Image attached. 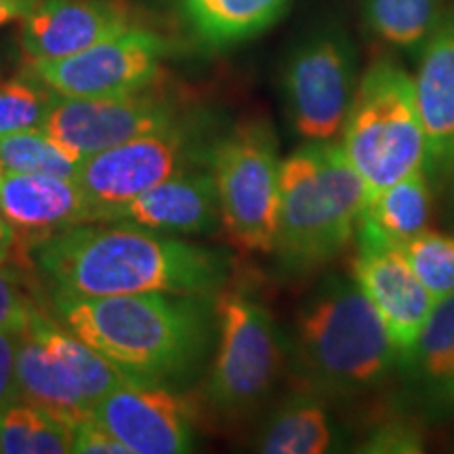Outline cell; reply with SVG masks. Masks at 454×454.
Returning a JSON list of instances; mask_svg holds the SVG:
<instances>
[{
  "instance_id": "6da1fadb",
  "label": "cell",
  "mask_w": 454,
  "mask_h": 454,
  "mask_svg": "<svg viewBox=\"0 0 454 454\" xmlns=\"http://www.w3.org/2000/svg\"><path fill=\"white\" fill-rule=\"evenodd\" d=\"M53 294L114 297L168 293L215 297L227 286L225 253L127 221H90L47 238L30 251Z\"/></svg>"
},
{
  "instance_id": "7a4b0ae2",
  "label": "cell",
  "mask_w": 454,
  "mask_h": 454,
  "mask_svg": "<svg viewBox=\"0 0 454 454\" xmlns=\"http://www.w3.org/2000/svg\"><path fill=\"white\" fill-rule=\"evenodd\" d=\"M53 309L67 331L107 357L130 383L175 387L187 381L215 337L213 297L53 294Z\"/></svg>"
},
{
  "instance_id": "3957f363",
  "label": "cell",
  "mask_w": 454,
  "mask_h": 454,
  "mask_svg": "<svg viewBox=\"0 0 454 454\" xmlns=\"http://www.w3.org/2000/svg\"><path fill=\"white\" fill-rule=\"evenodd\" d=\"M291 357L301 387L328 402L371 394L397 368L381 317L351 274H326L303 301Z\"/></svg>"
},
{
  "instance_id": "277c9868",
  "label": "cell",
  "mask_w": 454,
  "mask_h": 454,
  "mask_svg": "<svg viewBox=\"0 0 454 454\" xmlns=\"http://www.w3.org/2000/svg\"><path fill=\"white\" fill-rule=\"evenodd\" d=\"M364 202V184L334 141H305L284 158L274 247L282 276L316 274L337 259Z\"/></svg>"
},
{
  "instance_id": "5b68a950",
  "label": "cell",
  "mask_w": 454,
  "mask_h": 454,
  "mask_svg": "<svg viewBox=\"0 0 454 454\" xmlns=\"http://www.w3.org/2000/svg\"><path fill=\"white\" fill-rule=\"evenodd\" d=\"M339 145L360 175L366 200L425 168L427 139L414 78L400 64L379 59L362 74Z\"/></svg>"
},
{
  "instance_id": "8992f818",
  "label": "cell",
  "mask_w": 454,
  "mask_h": 454,
  "mask_svg": "<svg viewBox=\"0 0 454 454\" xmlns=\"http://www.w3.org/2000/svg\"><path fill=\"white\" fill-rule=\"evenodd\" d=\"M213 311L217 351L204 395L215 412L238 419L257 411L280 381L284 337L268 308L236 288H221Z\"/></svg>"
},
{
  "instance_id": "52a82bcc",
  "label": "cell",
  "mask_w": 454,
  "mask_h": 454,
  "mask_svg": "<svg viewBox=\"0 0 454 454\" xmlns=\"http://www.w3.org/2000/svg\"><path fill=\"white\" fill-rule=\"evenodd\" d=\"M280 152L274 127L251 118L215 139L211 168L221 223L248 253H274L280 204Z\"/></svg>"
},
{
  "instance_id": "ba28073f",
  "label": "cell",
  "mask_w": 454,
  "mask_h": 454,
  "mask_svg": "<svg viewBox=\"0 0 454 454\" xmlns=\"http://www.w3.org/2000/svg\"><path fill=\"white\" fill-rule=\"evenodd\" d=\"M207 124L181 116L168 127L84 158L78 168L93 221H107L122 204L184 170L208 168L211 147Z\"/></svg>"
},
{
  "instance_id": "9c48e42d",
  "label": "cell",
  "mask_w": 454,
  "mask_h": 454,
  "mask_svg": "<svg viewBox=\"0 0 454 454\" xmlns=\"http://www.w3.org/2000/svg\"><path fill=\"white\" fill-rule=\"evenodd\" d=\"M357 82V51L339 24L317 26L294 44L282 70V99L293 133L334 141L343 130Z\"/></svg>"
},
{
  "instance_id": "30bf717a",
  "label": "cell",
  "mask_w": 454,
  "mask_h": 454,
  "mask_svg": "<svg viewBox=\"0 0 454 454\" xmlns=\"http://www.w3.org/2000/svg\"><path fill=\"white\" fill-rule=\"evenodd\" d=\"M167 55V38L130 26L76 55L32 61L26 72L61 98H121L150 89Z\"/></svg>"
},
{
  "instance_id": "8fae6325",
  "label": "cell",
  "mask_w": 454,
  "mask_h": 454,
  "mask_svg": "<svg viewBox=\"0 0 454 454\" xmlns=\"http://www.w3.org/2000/svg\"><path fill=\"white\" fill-rule=\"evenodd\" d=\"M181 116L184 112L173 99L147 89L121 98L57 95L43 130L84 160L107 147L168 127Z\"/></svg>"
},
{
  "instance_id": "7c38bea8",
  "label": "cell",
  "mask_w": 454,
  "mask_h": 454,
  "mask_svg": "<svg viewBox=\"0 0 454 454\" xmlns=\"http://www.w3.org/2000/svg\"><path fill=\"white\" fill-rule=\"evenodd\" d=\"M129 454H181L196 444V411L168 385L127 383L90 408Z\"/></svg>"
},
{
  "instance_id": "4fadbf2b",
  "label": "cell",
  "mask_w": 454,
  "mask_h": 454,
  "mask_svg": "<svg viewBox=\"0 0 454 454\" xmlns=\"http://www.w3.org/2000/svg\"><path fill=\"white\" fill-rule=\"evenodd\" d=\"M356 247L351 276L381 317L400 368L412 356L438 301L414 274L400 247L368 242H356Z\"/></svg>"
},
{
  "instance_id": "5bb4252c",
  "label": "cell",
  "mask_w": 454,
  "mask_h": 454,
  "mask_svg": "<svg viewBox=\"0 0 454 454\" xmlns=\"http://www.w3.org/2000/svg\"><path fill=\"white\" fill-rule=\"evenodd\" d=\"M0 213L13 230L21 263H30L26 257L36 244L74 225L93 221L76 179L9 170L0 173Z\"/></svg>"
},
{
  "instance_id": "9a60e30c",
  "label": "cell",
  "mask_w": 454,
  "mask_h": 454,
  "mask_svg": "<svg viewBox=\"0 0 454 454\" xmlns=\"http://www.w3.org/2000/svg\"><path fill=\"white\" fill-rule=\"evenodd\" d=\"M21 21L27 64L76 55L133 26L121 0H41Z\"/></svg>"
},
{
  "instance_id": "2e32d148",
  "label": "cell",
  "mask_w": 454,
  "mask_h": 454,
  "mask_svg": "<svg viewBox=\"0 0 454 454\" xmlns=\"http://www.w3.org/2000/svg\"><path fill=\"white\" fill-rule=\"evenodd\" d=\"M107 221H127L170 236L211 234L221 221L211 168L184 170L160 181L116 208Z\"/></svg>"
},
{
  "instance_id": "e0dca14e",
  "label": "cell",
  "mask_w": 454,
  "mask_h": 454,
  "mask_svg": "<svg viewBox=\"0 0 454 454\" xmlns=\"http://www.w3.org/2000/svg\"><path fill=\"white\" fill-rule=\"evenodd\" d=\"M414 76L417 104L427 139L429 177H444L454 154V3L431 32Z\"/></svg>"
},
{
  "instance_id": "ac0fdd59",
  "label": "cell",
  "mask_w": 454,
  "mask_h": 454,
  "mask_svg": "<svg viewBox=\"0 0 454 454\" xmlns=\"http://www.w3.org/2000/svg\"><path fill=\"white\" fill-rule=\"evenodd\" d=\"M431 421L454 417V294L435 303L412 356L400 366Z\"/></svg>"
},
{
  "instance_id": "d6986e66",
  "label": "cell",
  "mask_w": 454,
  "mask_h": 454,
  "mask_svg": "<svg viewBox=\"0 0 454 454\" xmlns=\"http://www.w3.org/2000/svg\"><path fill=\"white\" fill-rule=\"evenodd\" d=\"M291 0H175L181 24L208 51H227L270 30Z\"/></svg>"
},
{
  "instance_id": "ffe728a7",
  "label": "cell",
  "mask_w": 454,
  "mask_h": 454,
  "mask_svg": "<svg viewBox=\"0 0 454 454\" xmlns=\"http://www.w3.org/2000/svg\"><path fill=\"white\" fill-rule=\"evenodd\" d=\"M348 434L340 429L326 397L301 387L268 419L257 440V450L268 454L340 452Z\"/></svg>"
},
{
  "instance_id": "44dd1931",
  "label": "cell",
  "mask_w": 454,
  "mask_h": 454,
  "mask_svg": "<svg viewBox=\"0 0 454 454\" xmlns=\"http://www.w3.org/2000/svg\"><path fill=\"white\" fill-rule=\"evenodd\" d=\"M431 204L434 196L427 168L414 170L377 196L368 198L357 219L354 240L402 247L429 230Z\"/></svg>"
},
{
  "instance_id": "7402d4cb",
  "label": "cell",
  "mask_w": 454,
  "mask_h": 454,
  "mask_svg": "<svg viewBox=\"0 0 454 454\" xmlns=\"http://www.w3.org/2000/svg\"><path fill=\"white\" fill-rule=\"evenodd\" d=\"M17 400L34 404L67 423L89 417L90 404L57 357L30 331L17 334Z\"/></svg>"
},
{
  "instance_id": "603a6c76",
  "label": "cell",
  "mask_w": 454,
  "mask_h": 454,
  "mask_svg": "<svg viewBox=\"0 0 454 454\" xmlns=\"http://www.w3.org/2000/svg\"><path fill=\"white\" fill-rule=\"evenodd\" d=\"M26 331H30L64 364L70 377L81 387L84 397H87L90 408L110 391L130 383L107 357L84 343L82 339H78L76 334H72L67 328H61L55 322H51L41 309L34 311Z\"/></svg>"
},
{
  "instance_id": "cb8c5ba5",
  "label": "cell",
  "mask_w": 454,
  "mask_h": 454,
  "mask_svg": "<svg viewBox=\"0 0 454 454\" xmlns=\"http://www.w3.org/2000/svg\"><path fill=\"white\" fill-rule=\"evenodd\" d=\"M446 0H362V20L387 47L419 55L440 24Z\"/></svg>"
},
{
  "instance_id": "d4e9b609",
  "label": "cell",
  "mask_w": 454,
  "mask_h": 454,
  "mask_svg": "<svg viewBox=\"0 0 454 454\" xmlns=\"http://www.w3.org/2000/svg\"><path fill=\"white\" fill-rule=\"evenodd\" d=\"M0 452L64 454L72 452L70 425L43 408L17 400L0 412Z\"/></svg>"
},
{
  "instance_id": "484cf974",
  "label": "cell",
  "mask_w": 454,
  "mask_h": 454,
  "mask_svg": "<svg viewBox=\"0 0 454 454\" xmlns=\"http://www.w3.org/2000/svg\"><path fill=\"white\" fill-rule=\"evenodd\" d=\"M0 162L9 173L76 179L82 158L47 130H21L0 137Z\"/></svg>"
},
{
  "instance_id": "4316f807",
  "label": "cell",
  "mask_w": 454,
  "mask_h": 454,
  "mask_svg": "<svg viewBox=\"0 0 454 454\" xmlns=\"http://www.w3.org/2000/svg\"><path fill=\"white\" fill-rule=\"evenodd\" d=\"M402 253L431 297L444 301L454 294V234L425 230L406 244Z\"/></svg>"
},
{
  "instance_id": "83f0119b",
  "label": "cell",
  "mask_w": 454,
  "mask_h": 454,
  "mask_svg": "<svg viewBox=\"0 0 454 454\" xmlns=\"http://www.w3.org/2000/svg\"><path fill=\"white\" fill-rule=\"evenodd\" d=\"M57 93L32 74L0 82V137L43 129Z\"/></svg>"
},
{
  "instance_id": "f1b7e54d",
  "label": "cell",
  "mask_w": 454,
  "mask_h": 454,
  "mask_svg": "<svg viewBox=\"0 0 454 454\" xmlns=\"http://www.w3.org/2000/svg\"><path fill=\"white\" fill-rule=\"evenodd\" d=\"M425 450V431L414 417H387L366 431L356 452L366 454H419Z\"/></svg>"
},
{
  "instance_id": "f546056e",
  "label": "cell",
  "mask_w": 454,
  "mask_h": 454,
  "mask_svg": "<svg viewBox=\"0 0 454 454\" xmlns=\"http://www.w3.org/2000/svg\"><path fill=\"white\" fill-rule=\"evenodd\" d=\"M13 271L0 263V331L20 334L30 325L34 311L38 308L32 299L21 291Z\"/></svg>"
},
{
  "instance_id": "4dcf8cb0",
  "label": "cell",
  "mask_w": 454,
  "mask_h": 454,
  "mask_svg": "<svg viewBox=\"0 0 454 454\" xmlns=\"http://www.w3.org/2000/svg\"><path fill=\"white\" fill-rule=\"evenodd\" d=\"M72 431V452L82 454H129L127 446H122L93 414L81 419L70 427Z\"/></svg>"
},
{
  "instance_id": "1f68e13d",
  "label": "cell",
  "mask_w": 454,
  "mask_h": 454,
  "mask_svg": "<svg viewBox=\"0 0 454 454\" xmlns=\"http://www.w3.org/2000/svg\"><path fill=\"white\" fill-rule=\"evenodd\" d=\"M17 333L0 331V412L17 402Z\"/></svg>"
},
{
  "instance_id": "d6a6232c",
  "label": "cell",
  "mask_w": 454,
  "mask_h": 454,
  "mask_svg": "<svg viewBox=\"0 0 454 454\" xmlns=\"http://www.w3.org/2000/svg\"><path fill=\"white\" fill-rule=\"evenodd\" d=\"M41 0H0V27L24 20Z\"/></svg>"
},
{
  "instance_id": "836d02e7",
  "label": "cell",
  "mask_w": 454,
  "mask_h": 454,
  "mask_svg": "<svg viewBox=\"0 0 454 454\" xmlns=\"http://www.w3.org/2000/svg\"><path fill=\"white\" fill-rule=\"evenodd\" d=\"M17 247H15V234L7 223V219L0 213V263L7 265L11 257H15Z\"/></svg>"
},
{
  "instance_id": "e575fe53",
  "label": "cell",
  "mask_w": 454,
  "mask_h": 454,
  "mask_svg": "<svg viewBox=\"0 0 454 454\" xmlns=\"http://www.w3.org/2000/svg\"><path fill=\"white\" fill-rule=\"evenodd\" d=\"M444 177L450 179V185H452V194H454V154H452V160H450V164H448V170H446V175H444Z\"/></svg>"
},
{
  "instance_id": "d590c367",
  "label": "cell",
  "mask_w": 454,
  "mask_h": 454,
  "mask_svg": "<svg viewBox=\"0 0 454 454\" xmlns=\"http://www.w3.org/2000/svg\"><path fill=\"white\" fill-rule=\"evenodd\" d=\"M0 173H3V162H0Z\"/></svg>"
},
{
  "instance_id": "8d00e7d4",
  "label": "cell",
  "mask_w": 454,
  "mask_h": 454,
  "mask_svg": "<svg viewBox=\"0 0 454 454\" xmlns=\"http://www.w3.org/2000/svg\"><path fill=\"white\" fill-rule=\"evenodd\" d=\"M0 82H3V76H0Z\"/></svg>"
}]
</instances>
